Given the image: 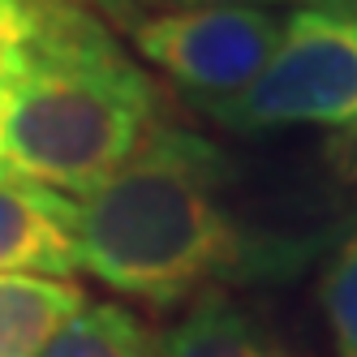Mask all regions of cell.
I'll list each match as a JSON object with an SVG mask.
<instances>
[{
	"label": "cell",
	"instance_id": "6da1fadb",
	"mask_svg": "<svg viewBox=\"0 0 357 357\" xmlns=\"http://www.w3.org/2000/svg\"><path fill=\"white\" fill-rule=\"evenodd\" d=\"M78 259L104 289L151 310L293 271L305 245L254 233L233 207V164L185 125L160 121L104 185L78 198Z\"/></svg>",
	"mask_w": 357,
	"mask_h": 357
},
{
	"label": "cell",
	"instance_id": "7a4b0ae2",
	"mask_svg": "<svg viewBox=\"0 0 357 357\" xmlns=\"http://www.w3.org/2000/svg\"><path fill=\"white\" fill-rule=\"evenodd\" d=\"M160 86L82 0H31V35L0 104V172L82 198L142 146Z\"/></svg>",
	"mask_w": 357,
	"mask_h": 357
},
{
	"label": "cell",
	"instance_id": "3957f363",
	"mask_svg": "<svg viewBox=\"0 0 357 357\" xmlns=\"http://www.w3.org/2000/svg\"><path fill=\"white\" fill-rule=\"evenodd\" d=\"M202 112L237 134L357 125V0H297L263 73Z\"/></svg>",
	"mask_w": 357,
	"mask_h": 357
},
{
	"label": "cell",
	"instance_id": "277c9868",
	"mask_svg": "<svg viewBox=\"0 0 357 357\" xmlns=\"http://www.w3.org/2000/svg\"><path fill=\"white\" fill-rule=\"evenodd\" d=\"M284 17L259 5L215 9H160L134 17L130 39L146 65H155L172 86L194 95L198 108L241 95L271 61Z\"/></svg>",
	"mask_w": 357,
	"mask_h": 357
},
{
	"label": "cell",
	"instance_id": "5b68a950",
	"mask_svg": "<svg viewBox=\"0 0 357 357\" xmlns=\"http://www.w3.org/2000/svg\"><path fill=\"white\" fill-rule=\"evenodd\" d=\"M78 271V198L0 172V275L73 280Z\"/></svg>",
	"mask_w": 357,
	"mask_h": 357
},
{
	"label": "cell",
	"instance_id": "8992f818",
	"mask_svg": "<svg viewBox=\"0 0 357 357\" xmlns=\"http://www.w3.org/2000/svg\"><path fill=\"white\" fill-rule=\"evenodd\" d=\"M155 357H293L284 340L228 297L207 293L155 340Z\"/></svg>",
	"mask_w": 357,
	"mask_h": 357
},
{
	"label": "cell",
	"instance_id": "52a82bcc",
	"mask_svg": "<svg viewBox=\"0 0 357 357\" xmlns=\"http://www.w3.org/2000/svg\"><path fill=\"white\" fill-rule=\"evenodd\" d=\"M82 301L73 280L0 275V357H39Z\"/></svg>",
	"mask_w": 357,
	"mask_h": 357
},
{
	"label": "cell",
	"instance_id": "ba28073f",
	"mask_svg": "<svg viewBox=\"0 0 357 357\" xmlns=\"http://www.w3.org/2000/svg\"><path fill=\"white\" fill-rule=\"evenodd\" d=\"M39 357H155V340L134 310L116 301H82Z\"/></svg>",
	"mask_w": 357,
	"mask_h": 357
},
{
	"label": "cell",
	"instance_id": "9c48e42d",
	"mask_svg": "<svg viewBox=\"0 0 357 357\" xmlns=\"http://www.w3.org/2000/svg\"><path fill=\"white\" fill-rule=\"evenodd\" d=\"M331 357H357V224L340 237L319 284Z\"/></svg>",
	"mask_w": 357,
	"mask_h": 357
},
{
	"label": "cell",
	"instance_id": "30bf717a",
	"mask_svg": "<svg viewBox=\"0 0 357 357\" xmlns=\"http://www.w3.org/2000/svg\"><path fill=\"white\" fill-rule=\"evenodd\" d=\"M26 35H31V0H0V104H5L9 82L17 73Z\"/></svg>",
	"mask_w": 357,
	"mask_h": 357
},
{
	"label": "cell",
	"instance_id": "8fae6325",
	"mask_svg": "<svg viewBox=\"0 0 357 357\" xmlns=\"http://www.w3.org/2000/svg\"><path fill=\"white\" fill-rule=\"evenodd\" d=\"M82 5H91L104 22H116V26H130V22L138 17V9L146 5V0H82Z\"/></svg>",
	"mask_w": 357,
	"mask_h": 357
},
{
	"label": "cell",
	"instance_id": "7c38bea8",
	"mask_svg": "<svg viewBox=\"0 0 357 357\" xmlns=\"http://www.w3.org/2000/svg\"><path fill=\"white\" fill-rule=\"evenodd\" d=\"M172 9H215V5H271V0H155Z\"/></svg>",
	"mask_w": 357,
	"mask_h": 357
},
{
	"label": "cell",
	"instance_id": "4fadbf2b",
	"mask_svg": "<svg viewBox=\"0 0 357 357\" xmlns=\"http://www.w3.org/2000/svg\"><path fill=\"white\" fill-rule=\"evenodd\" d=\"M353 168H357V164H353Z\"/></svg>",
	"mask_w": 357,
	"mask_h": 357
}]
</instances>
